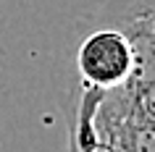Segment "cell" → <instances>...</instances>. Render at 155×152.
I'll return each mask as SVG.
<instances>
[{
	"instance_id": "6da1fadb",
	"label": "cell",
	"mask_w": 155,
	"mask_h": 152,
	"mask_svg": "<svg viewBox=\"0 0 155 152\" xmlns=\"http://www.w3.org/2000/svg\"><path fill=\"white\" fill-rule=\"evenodd\" d=\"M76 68L87 87L116 89L129 79L153 81V32H124L121 26H100L82 40Z\"/></svg>"
}]
</instances>
